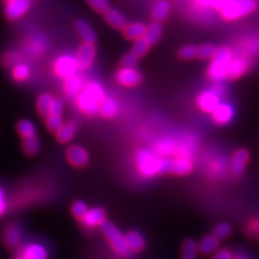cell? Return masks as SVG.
I'll list each match as a JSON object with an SVG mask.
<instances>
[{"mask_svg": "<svg viewBox=\"0 0 259 259\" xmlns=\"http://www.w3.org/2000/svg\"><path fill=\"white\" fill-rule=\"evenodd\" d=\"M173 158H163L148 149H142L136 155L137 169L145 177L162 173H171Z\"/></svg>", "mask_w": 259, "mask_h": 259, "instance_id": "cell-1", "label": "cell"}, {"mask_svg": "<svg viewBox=\"0 0 259 259\" xmlns=\"http://www.w3.org/2000/svg\"><path fill=\"white\" fill-rule=\"evenodd\" d=\"M106 97L103 85L97 81H89L76 97L78 108L87 115H95L100 110L102 101Z\"/></svg>", "mask_w": 259, "mask_h": 259, "instance_id": "cell-2", "label": "cell"}, {"mask_svg": "<svg viewBox=\"0 0 259 259\" xmlns=\"http://www.w3.org/2000/svg\"><path fill=\"white\" fill-rule=\"evenodd\" d=\"M233 56L234 52L229 47L218 48L216 54L207 67V77L215 82H220V81L226 79Z\"/></svg>", "mask_w": 259, "mask_h": 259, "instance_id": "cell-3", "label": "cell"}, {"mask_svg": "<svg viewBox=\"0 0 259 259\" xmlns=\"http://www.w3.org/2000/svg\"><path fill=\"white\" fill-rule=\"evenodd\" d=\"M101 229L104 237L108 241L109 245L112 248L113 252L120 257L128 256L131 250H130L127 247L125 236H123V234L120 232V230L115 225L110 222H105L101 226Z\"/></svg>", "mask_w": 259, "mask_h": 259, "instance_id": "cell-4", "label": "cell"}, {"mask_svg": "<svg viewBox=\"0 0 259 259\" xmlns=\"http://www.w3.org/2000/svg\"><path fill=\"white\" fill-rule=\"evenodd\" d=\"M257 4L255 0H233L220 11L226 21H237L255 11Z\"/></svg>", "mask_w": 259, "mask_h": 259, "instance_id": "cell-5", "label": "cell"}, {"mask_svg": "<svg viewBox=\"0 0 259 259\" xmlns=\"http://www.w3.org/2000/svg\"><path fill=\"white\" fill-rule=\"evenodd\" d=\"M77 69H79V67L75 56L65 54L58 58L54 63V72L64 79L76 75Z\"/></svg>", "mask_w": 259, "mask_h": 259, "instance_id": "cell-6", "label": "cell"}, {"mask_svg": "<svg viewBox=\"0 0 259 259\" xmlns=\"http://www.w3.org/2000/svg\"><path fill=\"white\" fill-rule=\"evenodd\" d=\"M250 67H252V59L240 54H234L233 59L229 65L227 78L230 80L239 79L240 77L244 76Z\"/></svg>", "mask_w": 259, "mask_h": 259, "instance_id": "cell-7", "label": "cell"}, {"mask_svg": "<svg viewBox=\"0 0 259 259\" xmlns=\"http://www.w3.org/2000/svg\"><path fill=\"white\" fill-rule=\"evenodd\" d=\"M221 102V95L218 94L214 89L202 91L197 97L198 107L203 111L212 115V112L218 107Z\"/></svg>", "mask_w": 259, "mask_h": 259, "instance_id": "cell-8", "label": "cell"}, {"mask_svg": "<svg viewBox=\"0 0 259 259\" xmlns=\"http://www.w3.org/2000/svg\"><path fill=\"white\" fill-rule=\"evenodd\" d=\"M115 77L119 84L127 88L137 87L143 81L142 74L135 67H121Z\"/></svg>", "mask_w": 259, "mask_h": 259, "instance_id": "cell-9", "label": "cell"}, {"mask_svg": "<svg viewBox=\"0 0 259 259\" xmlns=\"http://www.w3.org/2000/svg\"><path fill=\"white\" fill-rule=\"evenodd\" d=\"M95 55H96V48L94 45H91V44L81 45L75 56L79 69L85 70L90 68L95 60Z\"/></svg>", "mask_w": 259, "mask_h": 259, "instance_id": "cell-10", "label": "cell"}, {"mask_svg": "<svg viewBox=\"0 0 259 259\" xmlns=\"http://www.w3.org/2000/svg\"><path fill=\"white\" fill-rule=\"evenodd\" d=\"M66 159L72 166L83 167L89 162V152L81 146H70L66 150Z\"/></svg>", "mask_w": 259, "mask_h": 259, "instance_id": "cell-11", "label": "cell"}, {"mask_svg": "<svg viewBox=\"0 0 259 259\" xmlns=\"http://www.w3.org/2000/svg\"><path fill=\"white\" fill-rule=\"evenodd\" d=\"M30 0H14L12 3L7 4L5 13L9 20L16 21L21 19L30 8Z\"/></svg>", "mask_w": 259, "mask_h": 259, "instance_id": "cell-12", "label": "cell"}, {"mask_svg": "<svg viewBox=\"0 0 259 259\" xmlns=\"http://www.w3.org/2000/svg\"><path fill=\"white\" fill-rule=\"evenodd\" d=\"M3 240L6 246L10 248H16L23 240V231L18 225H8L3 234Z\"/></svg>", "mask_w": 259, "mask_h": 259, "instance_id": "cell-13", "label": "cell"}, {"mask_svg": "<svg viewBox=\"0 0 259 259\" xmlns=\"http://www.w3.org/2000/svg\"><path fill=\"white\" fill-rule=\"evenodd\" d=\"M24 259H48L49 253L45 245L37 242L29 243L24 246L19 253Z\"/></svg>", "mask_w": 259, "mask_h": 259, "instance_id": "cell-14", "label": "cell"}, {"mask_svg": "<svg viewBox=\"0 0 259 259\" xmlns=\"http://www.w3.org/2000/svg\"><path fill=\"white\" fill-rule=\"evenodd\" d=\"M234 117V109L229 103H221L218 107L212 112L214 122L220 125H226L231 122Z\"/></svg>", "mask_w": 259, "mask_h": 259, "instance_id": "cell-15", "label": "cell"}, {"mask_svg": "<svg viewBox=\"0 0 259 259\" xmlns=\"http://www.w3.org/2000/svg\"><path fill=\"white\" fill-rule=\"evenodd\" d=\"M234 54H240L249 59L255 58L259 54V37L252 36L245 38L238 46V52H234Z\"/></svg>", "mask_w": 259, "mask_h": 259, "instance_id": "cell-16", "label": "cell"}, {"mask_svg": "<svg viewBox=\"0 0 259 259\" xmlns=\"http://www.w3.org/2000/svg\"><path fill=\"white\" fill-rule=\"evenodd\" d=\"M82 224L88 228H95L101 227L106 221V212L101 207H94L89 209L84 217L81 220Z\"/></svg>", "mask_w": 259, "mask_h": 259, "instance_id": "cell-17", "label": "cell"}, {"mask_svg": "<svg viewBox=\"0 0 259 259\" xmlns=\"http://www.w3.org/2000/svg\"><path fill=\"white\" fill-rule=\"evenodd\" d=\"M249 160V153L245 149H238L233 153L230 167L231 171L234 175H241L247 165V162Z\"/></svg>", "mask_w": 259, "mask_h": 259, "instance_id": "cell-18", "label": "cell"}, {"mask_svg": "<svg viewBox=\"0 0 259 259\" xmlns=\"http://www.w3.org/2000/svg\"><path fill=\"white\" fill-rule=\"evenodd\" d=\"M83 79L79 75H72L64 81V91L68 97H77L83 90Z\"/></svg>", "mask_w": 259, "mask_h": 259, "instance_id": "cell-19", "label": "cell"}, {"mask_svg": "<svg viewBox=\"0 0 259 259\" xmlns=\"http://www.w3.org/2000/svg\"><path fill=\"white\" fill-rule=\"evenodd\" d=\"M180 148L181 147L177 145V143L174 140L163 139L155 145V153H157L160 157L169 158L173 155L176 156Z\"/></svg>", "mask_w": 259, "mask_h": 259, "instance_id": "cell-20", "label": "cell"}, {"mask_svg": "<svg viewBox=\"0 0 259 259\" xmlns=\"http://www.w3.org/2000/svg\"><path fill=\"white\" fill-rule=\"evenodd\" d=\"M193 168L190 156H177L173 158L171 173L176 175H187Z\"/></svg>", "mask_w": 259, "mask_h": 259, "instance_id": "cell-21", "label": "cell"}, {"mask_svg": "<svg viewBox=\"0 0 259 259\" xmlns=\"http://www.w3.org/2000/svg\"><path fill=\"white\" fill-rule=\"evenodd\" d=\"M147 25L142 22L130 23L123 29V36L128 40H139L145 37Z\"/></svg>", "mask_w": 259, "mask_h": 259, "instance_id": "cell-22", "label": "cell"}, {"mask_svg": "<svg viewBox=\"0 0 259 259\" xmlns=\"http://www.w3.org/2000/svg\"><path fill=\"white\" fill-rule=\"evenodd\" d=\"M125 240L128 249L134 253L142 252L146 246V240L143 237V234L139 231H130L125 236Z\"/></svg>", "mask_w": 259, "mask_h": 259, "instance_id": "cell-23", "label": "cell"}, {"mask_svg": "<svg viewBox=\"0 0 259 259\" xmlns=\"http://www.w3.org/2000/svg\"><path fill=\"white\" fill-rule=\"evenodd\" d=\"M99 112L103 117L107 119L116 118L119 113V105L115 99L106 96L100 105Z\"/></svg>", "mask_w": 259, "mask_h": 259, "instance_id": "cell-24", "label": "cell"}, {"mask_svg": "<svg viewBox=\"0 0 259 259\" xmlns=\"http://www.w3.org/2000/svg\"><path fill=\"white\" fill-rule=\"evenodd\" d=\"M105 20L109 24V25L116 29H124L127 25V20L125 16L120 11L116 9H109L105 13Z\"/></svg>", "mask_w": 259, "mask_h": 259, "instance_id": "cell-25", "label": "cell"}, {"mask_svg": "<svg viewBox=\"0 0 259 259\" xmlns=\"http://www.w3.org/2000/svg\"><path fill=\"white\" fill-rule=\"evenodd\" d=\"M76 30L79 34L80 38L83 40L84 44L94 45L96 40V35L93 28L90 26V24L83 20H79L76 23Z\"/></svg>", "mask_w": 259, "mask_h": 259, "instance_id": "cell-26", "label": "cell"}, {"mask_svg": "<svg viewBox=\"0 0 259 259\" xmlns=\"http://www.w3.org/2000/svg\"><path fill=\"white\" fill-rule=\"evenodd\" d=\"M76 132L77 124L72 121H69V122L64 123L59 131L56 132V140L61 144H67L74 139Z\"/></svg>", "mask_w": 259, "mask_h": 259, "instance_id": "cell-27", "label": "cell"}, {"mask_svg": "<svg viewBox=\"0 0 259 259\" xmlns=\"http://www.w3.org/2000/svg\"><path fill=\"white\" fill-rule=\"evenodd\" d=\"M171 12V6L165 0H160L155 6H153L151 10V18L153 22L161 23L167 19V16Z\"/></svg>", "mask_w": 259, "mask_h": 259, "instance_id": "cell-28", "label": "cell"}, {"mask_svg": "<svg viewBox=\"0 0 259 259\" xmlns=\"http://www.w3.org/2000/svg\"><path fill=\"white\" fill-rule=\"evenodd\" d=\"M199 252L202 255H208L216 250V248L220 246V240H218L214 234H209V236L204 237L199 242Z\"/></svg>", "mask_w": 259, "mask_h": 259, "instance_id": "cell-29", "label": "cell"}, {"mask_svg": "<svg viewBox=\"0 0 259 259\" xmlns=\"http://www.w3.org/2000/svg\"><path fill=\"white\" fill-rule=\"evenodd\" d=\"M162 32H163V28H162L161 23L152 22L147 26L144 38L147 40L150 46H153L158 44V41L161 39Z\"/></svg>", "mask_w": 259, "mask_h": 259, "instance_id": "cell-30", "label": "cell"}, {"mask_svg": "<svg viewBox=\"0 0 259 259\" xmlns=\"http://www.w3.org/2000/svg\"><path fill=\"white\" fill-rule=\"evenodd\" d=\"M54 97L49 94V93H44L38 97L37 100V109L40 113V116L42 117H48L50 115L51 108H52V104H53Z\"/></svg>", "mask_w": 259, "mask_h": 259, "instance_id": "cell-31", "label": "cell"}, {"mask_svg": "<svg viewBox=\"0 0 259 259\" xmlns=\"http://www.w3.org/2000/svg\"><path fill=\"white\" fill-rule=\"evenodd\" d=\"M199 253V245L198 243L188 239L184 242L182 247V259H196Z\"/></svg>", "mask_w": 259, "mask_h": 259, "instance_id": "cell-32", "label": "cell"}, {"mask_svg": "<svg viewBox=\"0 0 259 259\" xmlns=\"http://www.w3.org/2000/svg\"><path fill=\"white\" fill-rule=\"evenodd\" d=\"M22 147L23 151L25 152L27 156H35L40 149V141L38 140L37 135L27 137V139H23Z\"/></svg>", "mask_w": 259, "mask_h": 259, "instance_id": "cell-33", "label": "cell"}, {"mask_svg": "<svg viewBox=\"0 0 259 259\" xmlns=\"http://www.w3.org/2000/svg\"><path fill=\"white\" fill-rule=\"evenodd\" d=\"M30 76V68L27 64L18 63L15 64L12 68V77L15 81H25Z\"/></svg>", "mask_w": 259, "mask_h": 259, "instance_id": "cell-34", "label": "cell"}, {"mask_svg": "<svg viewBox=\"0 0 259 259\" xmlns=\"http://www.w3.org/2000/svg\"><path fill=\"white\" fill-rule=\"evenodd\" d=\"M16 128H18V132L23 139L36 136V126L29 120L24 119L19 121V123L16 124Z\"/></svg>", "mask_w": 259, "mask_h": 259, "instance_id": "cell-35", "label": "cell"}, {"mask_svg": "<svg viewBox=\"0 0 259 259\" xmlns=\"http://www.w3.org/2000/svg\"><path fill=\"white\" fill-rule=\"evenodd\" d=\"M149 42L146 40L145 38H141L139 40H136L135 44L133 45L132 48V53L136 56L137 59L144 58V56L148 53L149 49H150Z\"/></svg>", "mask_w": 259, "mask_h": 259, "instance_id": "cell-36", "label": "cell"}, {"mask_svg": "<svg viewBox=\"0 0 259 259\" xmlns=\"http://www.w3.org/2000/svg\"><path fill=\"white\" fill-rule=\"evenodd\" d=\"M217 49L214 45L205 44L198 47V58L200 60H212L217 52Z\"/></svg>", "mask_w": 259, "mask_h": 259, "instance_id": "cell-37", "label": "cell"}, {"mask_svg": "<svg viewBox=\"0 0 259 259\" xmlns=\"http://www.w3.org/2000/svg\"><path fill=\"white\" fill-rule=\"evenodd\" d=\"M46 124L49 128V131L56 133L64 124L62 115H49L46 118Z\"/></svg>", "mask_w": 259, "mask_h": 259, "instance_id": "cell-38", "label": "cell"}, {"mask_svg": "<svg viewBox=\"0 0 259 259\" xmlns=\"http://www.w3.org/2000/svg\"><path fill=\"white\" fill-rule=\"evenodd\" d=\"M231 232H232V227L227 223H222L215 227L213 234L218 240L221 241V240L228 238L231 234Z\"/></svg>", "mask_w": 259, "mask_h": 259, "instance_id": "cell-39", "label": "cell"}, {"mask_svg": "<svg viewBox=\"0 0 259 259\" xmlns=\"http://www.w3.org/2000/svg\"><path fill=\"white\" fill-rule=\"evenodd\" d=\"M178 56L182 60H193L198 58V47H194L191 45L185 46L180 49L178 51Z\"/></svg>", "mask_w": 259, "mask_h": 259, "instance_id": "cell-40", "label": "cell"}, {"mask_svg": "<svg viewBox=\"0 0 259 259\" xmlns=\"http://www.w3.org/2000/svg\"><path fill=\"white\" fill-rule=\"evenodd\" d=\"M87 3L94 11L99 13H106L110 9L108 0H87Z\"/></svg>", "mask_w": 259, "mask_h": 259, "instance_id": "cell-41", "label": "cell"}, {"mask_svg": "<svg viewBox=\"0 0 259 259\" xmlns=\"http://www.w3.org/2000/svg\"><path fill=\"white\" fill-rule=\"evenodd\" d=\"M88 210H89L88 205L84 203L83 201H80V200L76 201L71 206V212L76 218H78V220H82Z\"/></svg>", "mask_w": 259, "mask_h": 259, "instance_id": "cell-42", "label": "cell"}, {"mask_svg": "<svg viewBox=\"0 0 259 259\" xmlns=\"http://www.w3.org/2000/svg\"><path fill=\"white\" fill-rule=\"evenodd\" d=\"M137 60L139 59H137L132 52H130L125 54L123 56V59L121 60V65H122V67H135L137 64Z\"/></svg>", "mask_w": 259, "mask_h": 259, "instance_id": "cell-43", "label": "cell"}, {"mask_svg": "<svg viewBox=\"0 0 259 259\" xmlns=\"http://www.w3.org/2000/svg\"><path fill=\"white\" fill-rule=\"evenodd\" d=\"M193 4L196 5V7H198L199 9H215L216 0H193Z\"/></svg>", "mask_w": 259, "mask_h": 259, "instance_id": "cell-44", "label": "cell"}, {"mask_svg": "<svg viewBox=\"0 0 259 259\" xmlns=\"http://www.w3.org/2000/svg\"><path fill=\"white\" fill-rule=\"evenodd\" d=\"M63 109H64L63 101L61 99H58V97H54L50 115H62Z\"/></svg>", "mask_w": 259, "mask_h": 259, "instance_id": "cell-45", "label": "cell"}, {"mask_svg": "<svg viewBox=\"0 0 259 259\" xmlns=\"http://www.w3.org/2000/svg\"><path fill=\"white\" fill-rule=\"evenodd\" d=\"M213 259H233V255L229 249L223 248L218 250V252L214 255Z\"/></svg>", "mask_w": 259, "mask_h": 259, "instance_id": "cell-46", "label": "cell"}, {"mask_svg": "<svg viewBox=\"0 0 259 259\" xmlns=\"http://www.w3.org/2000/svg\"><path fill=\"white\" fill-rule=\"evenodd\" d=\"M7 210V201L4 190L0 188V217H2Z\"/></svg>", "mask_w": 259, "mask_h": 259, "instance_id": "cell-47", "label": "cell"}, {"mask_svg": "<svg viewBox=\"0 0 259 259\" xmlns=\"http://www.w3.org/2000/svg\"><path fill=\"white\" fill-rule=\"evenodd\" d=\"M233 259H246L244 256L241 255V254H238L236 256H233Z\"/></svg>", "mask_w": 259, "mask_h": 259, "instance_id": "cell-48", "label": "cell"}, {"mask_svg": "<svg viewBox=\"0 0 259 259\" xmlns=\"http://www.w3.org/2000/svg\"><path fill=\"white\" fill-rule=\"evenodd\" d=\"M14 259H24V258H23L21 255H18V256H16Z\"/></svg>", "mask_w": 259, "mask_h": 259, "instance_id": "cell-49", "label": "cell"}, {"mask_svg": "<svg viewBox=\"0 0 259 259\" xmlns=\"http://www.w3.org/2000/svg\"><path fill=\"white\" fill-rule=\"evenodd\" d=\"M5 2H6L7 4H9V3H12V2H14V0H5Z\"/></svg>", "mask_w": 259, "mask_h": 259, "instance_id": "cell-50", "label": "cell"}]
</instances>
